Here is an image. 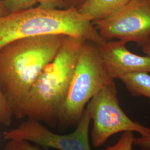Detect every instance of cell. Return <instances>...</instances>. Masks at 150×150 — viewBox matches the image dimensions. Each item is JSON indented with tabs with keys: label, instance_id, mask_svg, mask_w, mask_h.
Returning <instances> with one entry per match:
<instances>
[{
	"label": "cell",
	"instance_id": "1",
	"mask_svg": "<svg viewBox=\"0 0 150 150\" xmlns=\"http://www.w3.org/2000/svg\"><path fill=\"white\" fill-rule=\"evenodd\" d=\"M64 36L19 39L0 49V90L16 118L26 117L30 91L44 68L57 54Z\"/></svg>",
	"mask_w": 150,
	"mask_h": 150
},
{
	"label": "cell",
	"instance_id": "2",
	"mask_svg": "<svg viewBox=\"0 0 150 150\" xmlns=\"http://www.w3.org/2000/svg\"><path fill=\"white\" fill-rule=\"evenodd\" d=\"M80 38L64 35L59 50L42 70L27 98L26 116L50 126L59 123L77 61L85 42Z\"/></svg>",
	"mask_w": 150,
	"mask_h": 150
},
{
	"label": "cell",
	"instance_id": "3",
	"mask_svg": "<svg viewBox=\"0 0 150 150\" xmlns=\"http://www.w3.org/2000/svg\"><path fill=\"white\" fill-rule=\"evenodd\" d=\"M51 35L80 38L100 45L107 41L78 10L39 6L0 17V49L19 39Z\"/></svg>",
	"mask_w": 150,
	"mask_h": 150
},
{
	"label": "cell",
	"instance_id": "4",
	"mask_svg": "<svg viewBox=\"0 0 150 150\" xmlns=\"http://www.w3.org/2000/svg\"><path fill=\"white\" fill-rule=\"evenodd\" d=\"M113 80L103 65L98 45L85 41L61 110L59 125L62 126L77 125L88 102Z\"/></svg>",
	"mask_w": 150,
	"mask_h": 150
},
{
	"label": "cell",
	"instance_id": "5",
	"mask_svg": "<svg viewBox=\"0 0 150 150\" xmlns=\"http://www.w3.org/2000/svg\"><path fill=\"white\" fill-rule=\"evenodd\" d=\"M93 127L91 140L94 147L105 145L112 135L125 131L137 132L142 137L150 136V129L134 121L120 106L114 80L105 86L87 104Z\"/></svg>",
	"mask_w": 150,
	"mask_h": 150
},
{
	"label": "cell",
	"instance_id": "6",
	"mask_svg": "<svg viewBox=\"0 0 150 150\" xmlns=\"http://www.w3.org/2000/svg\"><path fill=\"white\" fill-rule=\"evenodd\" d=\"M102 38L142 46L150 37V0H130L107 18L93 22Z\"/></svg>",
	"mask_w": 150,
	"mask_h": 150
},
{
	"label": "cell",
	"instance_id": "7",
	"mask_svg": "<svg viewBox=\"0 0 150 150\" xmlns=\"http://www.w3.org/2000/svg\"><path fill=\"white\" fill-rule=\"evenodd\" d=\"M91 120L89 113L85 108L75 131L69 134H59L51 131L40 122L28 118L15 129L5 131L3 136L7 140H27L46 149L91 150L88 137Z\"/></svg>",
	"mask_w": 150,
	"mask_h": 150
},
{
	"label": "cell",
	"instance_id": "8",
	"mask_svg": "<svg viewBox=\"0 0 150 150\" xmlns=\"http://www.w3.org/2000/svg\"><path fill=\"white\" fill-rule=\"evenodd\" d=\"M126 43L120 40L106 41L98 46L99 53L107 73L113 79H118L129 73L144 72L150 74V56L131 52Z\"/></svg>",
	"mask_w": 150,
	"mask_h": 150
},
{
	"label": "cell",
	"instance_id": "9",
	"mask_svg": "<svg viewBox=\"0 0 150 150\" xmlns=\"http://www.w3.org/2000/svg\"><path fill=\"white\" fill-rule=\"evenodd\" d=\"M130 0H87L78 9L90 21L107 18L127 4Z\"/></svg>",
	"mask_w": 150,
	"mask_h": 150
},
{
	"label": "cell",
	"instance_id": "10",
	"mask_svg": "<svg viewBox=\"0 0 150 150\" xmlns=\"http://www.w3.org/2000/svg\"><path fill=\"white\" fill-rule=\"evenodd\" d=\"M122 81L132 96H144L150 99V75L149 73L137 72L121 76Z\"/></svg>",
	"mask_w": 150,
	"mask_h": 150
},
{
	"label": "cell",
	"instance_id": "11",
	"mask_svg": "<svg viewBox=\"0 0 150 150\" xmlns=\"http://www.w3.org/2000/svg\"><path fill=\"white\" fill-rule=\"evenodd\" d=\"M10 13L23 11L34 7L37 0H2Z\"/></svg>",
	"mask_w": 150,
	"mask_h": 150
},
{
	"label": "cell",
	"instance_id": "12",
	"mask_svg": "<svg viewBox=\"0 0 150 150\" xmlns=\"http://www.w3.org/2000/svg\"><path fill=\"white\" fill-rule=\"evenodd\" d=\"M134 134L132 131H125L117 143L104 150H132Z\"/></svg>",
	"mask_w": 150,
	"mask_h": 150
},
{
	"label": "cell",
	"instance_id": "13",
	"mask_svg": "<svg viewBox=\"0 0 150 150\" xmlns=\"http://www.w3.org/2000/svg\"><path fill=\"white\" fill-rule=\"evenodd\" d=\"M13 116L10 105L0 90V123L5 126L11 125Z\"/></svg>",
	"mask_w": 150,
	"mask_h": 150
},
{
	"label": "cell",
	"instance_id": "14",
	"mask_svg": "<svg viewBox=\"0 0 150 150\" xmlns=\"http://www.w3.org/2000/svg\"><path fill=\"white\" fill-rule=\"evenodd\" d=\"M3 150H40L38 146L32 145L30 141L25 139L8 140Z\"/></svg>",
	"mask_w": 150,
	"mask_h": 150
},
{
	"label": "cell",
	"instance_id": "15",
	"mask_svg": "<svg viewBox=\"0 0 150 150\" xmlns=\"http://www.w3.org/2000/svg\"><path fill=\"white\" fill-rule=\"evenodd\" d=\"M38 6L45 9H64V0H37Z\"/></svg>",
	"mask_w": 150,
	"mask_h": 150
},
{
	"label": "cell",
	"instance_id": "16",
	"mask_svg": "<svg viewBox=\"0 0 150 150\" xmlns=\"http://www.w3.org/2000/svg\"><path fill=\"white\" fill-rule=\"evenodd\" d=\"M134 145L139 146L143 150H150V136L148 137H134Z\"/></svg>",
	"mask_w": 150,
	"mask_h": 150
},
{
	"label": "cell",
	"instance_id": "17",
	"mask_svg": "<svg viewBox=\"0 0 150 150\" xmlns=\"http://www.w3.org/2000/svg\"><path fill=\"white\" fill-rule=\"evenodd\" d=\"M87 0H64V9L75 8L78 10Z\"/></svg>",
	"mask_w": 150,
	"mask_h": 150
},
{
	"label": "cell",
	"instance_id": "18",
	"mask_svg": "<svg viewBox=\"0 0 150 150\" xmlns=\"http://www.w3.org/2000/svg\"><path fill=\"white\" fill-rule=\"evenodd\" d=\"M141 47L144 53L145 54L150 56V37L145 43L143 44Z\"/></svg>",
	"mask_w": 150,
	"mask_h": 150
},
{
	"label": "cell",
	"instance_id": "19",
	"mask_svg": "<svg viewBox=\"0 0 150 150\" xmlns=\"http://www.w3.org/2000/svg\"><path fill=\"white\" fill-rule=\"evenodd\" d=\"M10 12L6 8L2 0H0V17L6 16L10 14Z\"/></svg>",
	"mask_w": 150,
	"mask_h": 150
}]
</instances>
